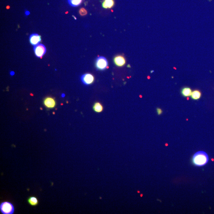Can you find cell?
<instances>
[{"label":"cell","instance_id":"16","mask_svg":"<svg viewBox=\"0 0 214 214\" xmlns=\"http://www.w3.org/2000/svg\"><path fill=\"white\" fill-rule=\"evenodd\" d=\"M157 112L158 115H161L163 113V111L160 108H157Z\"/></svg>","mask_w":214,"mask_h":214},{"label":"cell","instance_id":"9","mask_svg":"<svg viewBox=\"0 0 214 214\" xmlns=\"http://www.w3.org/2000/svg\"><path fill=\"white\" fill-rule=\"evenodd\" d=\"M114 4L115 2L114 0H104L102 3V6L105 9H109L114 7Z\"/></svg>","mask_w":214,"mask_h":214},{"label":"cell","instance_id":"2","mask_svg":"<svg viewBox=\"0 0 214 214\" xmlns=\"http://www.w3.org/2000/svg\"><path fill=\"white\" fill-rule=\"evenodd\" d=\"M0 211L2 214H13L14 212V205L9 202H3L0 204Z\"/></svg>","mask_w":214,"mask_h":214},{"label":"cell","instance_id":"18","mask_svg":"<svg viewBox=\"0 0 214 214\" xmlns=\"http://www.w3.org/2000/svg\"><path fill=\"white\" fill-rule=\"evenodd\" d=\"M154 72V71H151V73H152Z\"/></svg>","mask_w":214,"mask_h":214},{"label":"cell","instance_id":"10","mask_svg":"<svg viewBox=\"0 0 214 214\" xmlns=\"http://www.w3.org/2000/svg\"><path fill=\"white\" fill-rule=\"evenodd\" d=\"M192 90L188 87H184L181 90V93L182 95L185 97H189L191 95Z\"/></svg>","mask_w":214,"mask_h":214},{"label":"cell","instance_id":"8","mask_svg":"<svg viewBox=\"0 0 214 214\" xmlns=\"http://www.w3.org/2000/svg\"><path fill=\"white\" fill-rule=\"evenodd\" d=\"M44 104L47 108H53L55 106V100L51 97H47L44 100Z\"/></svg>","mask_w":214,"mask_h":214},{"label":"cell","instance_id":"17","mask_svg":"<svg viewBox=\"0 0 214 214\" xmlns=\"http://www.w3.org/2000/svg\"><path fill=\"white\" fill-rule=\"evenodd\" d=\"M30 14V12L28 11H27L25 12V14H26V15H29V14Z\"/></svg>","mask_w":214,"mask_h":214},{"label":"cell","instance_id":"7","mask_svg":"<svg viewBox=\"0 0 214 214\" xmlns=\"http://www.w3.org/2000/svg\"><path fill=\"white\" fill-rule=\"evenodd\" d=\"M30 41L31 44L34 46L39 44L41 41V36L38 34H33L30 36Z\"/></svg>","mask_w":214,"mask_h":214},{"label":"cell","instance_id":"15","mask_svg":"<svg viewBox=\"0 0 214 214\" xmlns=\"http://www.w3.org/2000/svg\"><path fill=\"white\" fill-rule=\"evenodd\" d=\"M80 15L83 16L87 15V10L84 8H81L80 9V11H79Z\"/></svg>","mask_w":214,"mask_h":214},{"label":"cell","instance_id":"12","mask_svg":"<svg viewBox=\"0 0 214 214\" xmlns=\"http://www.w3.org/2000/svg\"><path fill=\"white\" fill-rule=\"evenodd\" d=\"M28 203L30 205L32 206H36L39 204V201L37 198L35 196H31L27 199Z\"/></svg>","mask_w":214,"mask_h":214},{"label":"cell","instance_id":"5","mask_svg":"<svg viewBox=\"0 0 214 214\" xmlns=\"http://www.w3.org/2000/svg\"><path fill=\"white\" fill-rule=\"evenodd\" d=\"M81 80L84 84L89 85L93 83L94 81V77L91 74H86L81 77Z\"/></svg>","mask_w":214,"mask_h":214},{"label":"cell","instance_id":"6","mask_svg":"<svg viewBox=\"0 0 214 214\" xmlns=\"http://www.w3.org/2000/svg\"><path fill=\"white\" fill-rule=\"evenodd\" d=\"M114 62L116 66L120 67L124 66L126 64V60L125 57L121 55L115 56L114 58Z\"/></svg>","mask_w":214,"mask_h":214},{"label":"cell","instance_id":"3","mask_svg":"<svg viewBox=\"0 0 214 214\" xmlns=\"http://www.w3.org/2000/svg\"><path fill=\"white\" fill-rule=\"evenodd\" d=\"M95 65L98 70H104L108 66V62L106 58L103 56L98 57L96 60Z\"/></svg>","mask_w":214,"mask_h":214},{"label":"cell","instance_id":"1","mask_svg":"<svg viewBox=\"0 0 214 214\" xmlns=\"http://www.w3.org/2000/svg\"><path fill=\"white\" fill-rule=\"evenodd\" d=\"M208 155L204 151L197 152L194 154L192 158V162L195 166H204L208 162Z\"/></svg>","mask_w":214,"mask_h":214},{"label":"cell","instance_id":"13","mask_svg":"<svg viewBox=\"0 0 214 214\" xmlns=\"http://www.w3.org/2000/svg\"><path fill=\"white\" fill-rule=\"evenodd\" d=\"M93 110L94 111L97 113H100L103 110V105L100 103H96L94 104L93 107Z\"/></svg>","mask_w":214,"mask_h":214},{"label":"cell","instance_id":"11","mask_svg":"<svg viewBox=\"0 0 214 214\" xmlns=\"http://www.w3.org/2000/svg\"><path fill=\"white\" fill-rule=\"evenodd\" d=\"M191 98L194 100H198L201 97V93L199 90H195L192 92Z\"/></svg>","mask_w":214,"mask_h":214},{"label":"cell","instance_id":"14","mask_svg":"<svg viewBox=\"0 0 214 214\" xmlns=\"http://www.w3.org/2000/svg\"><path fill=\"white\" fill-rule=\"evenodd\" d=\"M68 2L70 6L73 7H76L80 5L82 2V0H68Z\"/></svg>","mask_w":214,"mask_h":214},{"label":"cell","instance_id":"4","mask_svg":"<svg viewBox=\"0 0 214 214\" xmlns=\"http://www.w3.org/2000/svg\"><path fill=\"white\" fill-rule=\"evenodd\" d=\"M36 57L41 58L46 53L47 49L44 45L39 44L35 46L33 48Z\"/></svg>","mask_w":214,"mask_h":214}]
</instances>
